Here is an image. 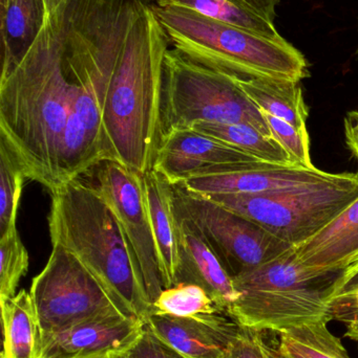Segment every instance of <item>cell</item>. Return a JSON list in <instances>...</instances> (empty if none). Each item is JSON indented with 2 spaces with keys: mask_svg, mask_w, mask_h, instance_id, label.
Listing matches in <instances>:
<instances>
[{
  "mask_svg": "<svg viewBox=\"0 0 358 358\" xmlns=\"http://www.w3.org/2000/svg\"><path fill=\"white\" fill-rule=\"evenodd\" d=\"M71 103L60 39L48 16L20 62L0 75V141L27 178L50 193L60 187L59 151Z\"/></svg>",
  "mask_w": 358,
  "mask_h": 358,
  "instance_id": "6da1fadb",
  "label": "cell"
},
{
  "mask_svg": "<svg viewBox=\"0 0 358 358\" xmlns=\"http://www.w3.org/2000/svg\"><path fill=\"white\" fill-rule=\"evenodd\" d=\"M167 33L153 6L141 0L109 63L103 125L113 162L151 171L162 136L164 58Z\"/></svg>",
  "mask_w": 358,
  "mask_h": 358,
  "instance_id": "7a4b0ae2",
  "label": "cell"
},
{
  "mask_svg": "<svg viewBox=\"0 0 358 358\" xmlns=\"http://www.w3.org/2000/svg\"><path fill=\"white\" fill-rule=\"evenodd\" d=\"M50 194L53 245L74 255L124 315L146 323L153 304L140 265L106 202L92 183L80 178Z\"/></svg>",
  "mask_w": 358,
  "mask_h": 358,
  "instance_id": "3957f363",
  "label": "cell"
},
{
  "mask_svg": "<svg viewBox=\"0 0 358 358\" xmlns=\"http://www.w3.org/2000/svg\"><path fill=\"white\" fill-rule=\"evenodd\" d=\"M347 268L306 266L298 260L294 246L266 264L233 278L239 298L228 317L243 327L275 334L328 323V308L347 281Z\"/></svg>",
  "mask_w": 358,
  "mask_h": 358,
  "instance_id": "277c9868",
  "label": "cell"
},
{
  "mask_svg": "<svg viewBox=\"0 0 358 358\" xmlns=\"http://www.w3.org/2000/svg\"><path fill=\"white\" fill-rule=\"evenodd\" d=\"M153 8L172 48L193 62L242 79L301 82L309 76L304 55L283 37L256 35L187 8Z\"/></svg>",
  "mask_w": 358,
  "mask_h": 358,
  "instance_id": "5b68a950",
  "label": "cell"
},
{
  "mask_svg": "<svg viewBox=\"0 0 358 358\" xmlns=\"http://www.w3.org/2000/svg\"><path fill=\"white\" fill-rule=\"evenodd\" d=\"M197 123L248 124L271 138L262 111L235 76L193 62L174 48L168 50L163 67L162 134Z\"/></svg>",
  "mask_w": 358,
  "mask_h": 358,
  "instance_id": "8992f818",
  "label": "cell"
},
{
  "mask_svg": "<svg viewBox=\"0 0 358 358\" xmlns=\"http://www.w3.org/2000/svg\"><path fill=\"white\" fill-rule=\"evenodd\" d=\"M300 246L323 231L358 198V173L319 185L250 195L204 196Z\"/></svg>",
  "mask_w": 358,
  "mask_h": 358,
  "instance_id": "52a82bcc",
  "label": "cell"
},
{
  "mask_svg": "<svg viewBox=\"0 0 358 358\" xmlns=\"http://www.w3.org/2000/svg\"><path fill=\"white\" fill-rule=\"evenodd\" d=\"M71 83V103L59 151L60 185L81 178L103 162H113L103 125L107 69L74 42H61Z\"/></svg>",
  "mask_w": 358,
  "mask_h": 358,
  "instance_id": "ba28073f",
  "label": "cell"
},
{
  "mask_svg": "<svg viewBox=\"0 0 358 358\" xmlns=\"http://www.w3.org/2000/svg\"><path fill=\"white\" fill-rule=\"evenodd\" d=\"M172 187L179 216L197 227L231 278L266 264L294 248L209 198L191 193L181 185Z\"/></svg>",
  "mask_w": 358,
  "mask_h": 358,
  "instance_id": "9c48e42d",
  "label": "cell"
},
{
  "mask_svg": "<svg viewBox=\"0 0 358 358\" xmlns=\"http://www.w3.org/2000/svg\"><path fill=\"white\" fill-rule=\"evenodd\" d=\"M29 294L42 332L94 317L124 315L85 266L60 246L53 245L46 266L32 281Z\"/></svg>",
  "mask_w": 358,
  "mask_h": 358,
  "instance_id": "30bf717a",
  "label": "cell"
},
{
  "mask_svg": "<svg viewBox=\"0 0 358 358\" xmlns=\"http://www.w3.org/2000/svg\"><path fill=\"white\" fill-rule=\"evenodd\" d=\"M96 168V178L90 183L111 208L134 250L153 304L164 286L147 212L143 174L117 162H103Z\"/></svg>",
  "mask_w": 358,
  "mask_h": 358,
  "instance_id": "8fae6325",
  "label": "cell"
},
{
  "mask_svg": "<svg viewBox=\"0 0 358 358\" xmlns=\"http://www.w3.org/2000/svg\"><path fill=\"white\" fill-rule=\"evenodd\" d=\"M338 176L315 167L254 162L214 168L179 185L201 196L250 195L319 185L333 180Z\"/></svg>",
  "mask_w": 358,
  "mask_h": 358,
  "instance_id": "7c38bea8",
  "label": "cell"
},
{
  "mask_svg": "<svg viewBox=\"0 0 358 358\" xmlns=\"http://www.w3.org/2000/svg\"><path fill=\"white\" fill-rule=\"evenodd\" d=\"M144 331L143 322L128 315L85 320L42 332V358H109L130 348Z\"/></svg>",
  "mask_w": 358,
  "mask_h": 358,
  "instance_id": "4fadbf2b",
  "label": "cell"
},
{
  "mask_svg": "<svg viewBox=\"0 0 358 358\" xmlns=\"http://www.w3.org/2000/svg\"><path fill=\"white\" fill-rule=\"evenodd\" d=\"M261 162L193 128L170 130L162 134L153 169L172 185L214 168Z\"/></svg>",
  "mask_w": 358,
  "mask_h": 358,
  "instance_id": "5bb4252c",
  "label": "cell"
},
{
  "mask_svg": "<svg viewBox=\"0 0 358 358\" xmlns=\"http://www.w3.org/2000/svg\"><path fill=\"white\" fill-rule=\"evenodd\" d=\"M145 327L183 358H228L240 325L224 313L151 315Z\"/></svg>",
  "mask_w": 358,
  "mask_h": 358,
  "instance_id": "9a60e30c",
  "label": "cell"
},
{
  "mask_svg": "<svg viewBox=\"0 0 358 358\" xmlns=\"http://www.w3.org/2000/svg\"><path fill=\"white\" fill-rule=\"evenodd\" d=\"M143 187L164 289L176 285L181 265V225L174 187L159 172L143 174Z\"/></svg>",
  "mask_w": 358,
  "mask_h": 358,
  "instance_id": "2e32d148",
  "label": "cell"
},
{
  "mask_svg": "<svg viewBox=\"0 0 358 358\" xmlns=\"http://www.w3.org/2000/svg\"><path fill=\"white\" fill-rule=\"evenodd\" d=\"M179 216V215H178ZM181 225V265L178 283L199 285L207 292L224 315L239 298L233 278L197 227L179 216Z\"/></svg>",
  "mask_w": 358,
  "mask_h": 358,
  "instance_id": "e0dca14e",
  "label": "cell"
},
{
  "mask_svg": "<svg viewBox=\"0 0 358 358\" xmlns=\"http://www.w3.org/2000/svg\"><path fill=\"white\" fill-rule=\"evenodd\" d=\"M298 260L319 269L347 268L358 258V198L328 227L296 248Z\"/></svg>",
  "mask_w": 358,
  "mask_h": 358,
  "instance_id": "ac0fdd59",
  "label": "cell"
},
{
  "mask_svg": "<svg viewBox=\"0 0 358 358\" xmlns=\"http://www.w3.org/2000/svg\"><path fill=\"white\" fill-rule=\"evenodd\" d=\"M161 8H182L219 22L277 39V6L281 0H151Z\"/></svg>",
  "mask_w": 358,
  "mask_h": 358,
  "instance_id": "d6986e66",
  "label": "cell"
},
{
  "mask_svg": "<svg viewBox=\"0 0 358 358\" xmlns=\"http://www.w3.org/2000/svg\"><path fill=\"white\" fill-rule=\"evenodd\" d=\"M48 19L44 0H0L1 73L20 62Z\"/></svg>",
  "mask_w": 358,
  "mask_h": 358,
  "instance_id": "ffe728a7",
  "label": "cell"
},
{
  "mask_svg": "<svg viewBox=\"0 0 358 358\" xmlns=\"http://www.w3.org/2000/svg\"><path fill=\"white\" fill-rule=\"evenodd\" d=\"M4 349L1 358H42V330L33 299L20 290L0 300Z\"/></svg>",
  "mask_w": 358,
  "mask_h": 358,
  "instance_id": "44dd1931",
  "label": "cell"
},
{
  "mask_svg": "<svg viewBox=\"0 0 358 358\" xmlns=\"http://www.w3.org/2000/svg\"><path fill=\"white\" fill-rule=\"evenodd\" d=\"M240 87L262 113L307 129L308 107L301 82L273 79H242L235 77Z\"/></svg>",
  "mask_w": 358,
  "mask_h": 358,
  "instance_id": "7402d4cb",
  "label": "cell"
},
{
  "mask_svg": "<svg viewBox=\"0 0 358 358\" xmlns=\"http://www.w3.org/2000/svg\"><path fill=\"white\" fill-rule=\"evenodd\" d=\"M191 128L230 145L258 161L294 166L287 153L273 138L265 136L260 130L248 124L197 123Z\"/></svg>",
  "mask_w": 358,
  "mask_h": 358,
  "instance_id": "603a6c76",
  "label": "cell"
},
{
  "mask_svg": "<svg viewBox=\"0 0 358 358\" xmlns=\"http://www.w3.org/2000/svg\"><path fill=\"white\" fill-rule=\"evenodd\" d=\"M327 325L319 322L277 332L280 352L284 358H351Z\"/></svg>",
  "mask_w": 358,
  "mask_h": 358,
  "instance_id": "cb8c5ba5",
  "label": "cell"
},
{
  "mask_svg": "<svg viewBox=\"0 0 358 358\" xmlns=\"http://www.w3.org/2000/svg\"><path fill=\"white\" fill-rule=\"evenodd\" d=\"M223 313L205 289L191 283H178L165 288L153 303L151 315L195 317Z\"/></svg>",
  "mask_w": 358,
  "mask_h": 358,
  "instance_id": "d4e9b609",
  "label": "cell"
},
{
  "mask_svg": "<svg viewBox=\"0 0 358 358\" xmlns=\"http://www.w3.org/2000/svg\"><path fill=\"white\" fill-rule=\"evenodd\" d=\"M27 178L14 153L0 141V233L17 224L19 203Z\"/></svg>",
  "mask_w": 358,
  "mask_h": 358,
  "instance_id": "484cf974",
  "label": "cell"
},
{
  "mask_svg": "<svg viewBox=\"0 0 358 358\" xmlns=\"http://www.w3.org/2000/svg\"><path fill=\"white\" fill-rule=\"evenodd\" d=\"M29 252L21 241L17 224L11 225L0 237V300L16 294L21 278L29 271Z\"/></svg>",
  "mask_w": 358,
  "mask_h": 358,
  "instance_id": "4316f807",
  "label": "cell"
},
{
  "mask_svg": "<svg viewBox=\"0 0 358 358\" xmlns=\"http://www.w3.org/2000/svg\"><path fill=\"white\" fill-rule=\"evenodd\" d=\"M270 130L271 138L284 149L294 166L315 168L310 157V142L307 129H298L291 124L262 113Z\"/></svg>",
  "mask_w": 358,
  "mask_h": 358,
  "instance_id": "83f0119b",
  "label": "cell"
},
{
  "mask_svg": "<svg viewBox=\"0 0 358 358\" xmlns=\"http://www.w3.org/2000/svg\"><path fill=\"white\" fill-rule=\"evenodd\" d=\"M328 323L340 322L346 327L345 336L358 338V271L353 273L333 296L327 313Z\"/></svg>",
  "mask_w": 358,
  "mask_h": 358,
  "instance_id": "f1b7e54d",
  "label": "cell"
},
{
  "mask_svg": "<svg viewBox=\"0 0 358 358\" xmlns=\"http://www.w3.org/2000/svg\"><path fill=\"white\" fill-rule=\"evenodd\" d=\"M228 358H284L277 345L271 344L266 331L240 326L229 349Z\"/></svg>",
  "mask_w": 358,
  "mask_h": 358,
  "instance_id": "f546056e",
  "label": "cell"
},
{
  "mask_svg": "<svg viewBox=\"0 0 358 358\" xmlns=\"http://www.w3.org/2000/svg\"><path fill=\"white\" fill-rule=\"evenodd\" d=\"M109 358H183L145 327L144 334L130 348Z\"/></svg>",
  "mask_w": 358,
  "mask_h": 358,
  "instance_id": "4dcf8cb0",
  "label": "cell"
},
{
  "mask_svg": "<svg viewBox=\"0 0 358 358\" xmlns=\"http://www.w3.org/2000/svg\"><path fill=\"white\" fill-rule=\"evenodd\" d=\"M344 125L347 146L358 161V110L347 113Z\"/></svg>",
  "mask_w": 358,
  "mask_h": 358,
  "instance_id": "1f68e13d",
  "label": "cell"
},
{
  "mask_svg": "<svg viewBox=\"0 0 358 358\" xmlns=\"http://www.w3.org/2000/svg\"><path fill=\"white\" fill-rule=\"evenodd\" d=\"M63 1H64V0H44L48 16L54 14L57 8L60 6V4L62 3Z\"/></svg>",
  "mask_w": 358,
  "mask_h": 358,
  "instance_id": "d6a6232c",
  "label": "cell"
},
{
  "mask_svg": "<svg viewBox=\"0 0 358 358\" xmlns=\"http://www.w3.org/2000/svg\"><path fill=\"white\" fill-rule=\"evenodd\" d=\"M357 271H358V258L352 264L349 265L348 268H347V277H348V279L353 273H357Z\"/></svg>",
  "mask_w": 358,
  "mask_h": 358,
  "instance_id": "836d02e7",
  "label": "cell"
},
{
  "mask_svg": "<svg viewBox=\"0 0 358 358\" xmlns=\"http://www.w3.org/2000/svg\"><path fill=\"white\" fill-rule=\"evenodd\" d=\"M354 342H357V346H358V338H355Z\"/></svg>",
  "mask_w": 358,
  "mask_h": 358,
  "instance_id": "e575fe53",
  "label": "cell"
}]
</instances>
